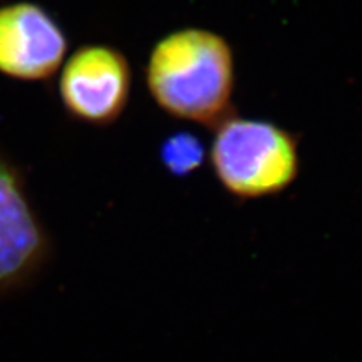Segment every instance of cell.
Wrapping results in <instances>:
<instances>
[{"instance_id": "cell-1", "label": "cell", "mask_w": 362, "mask_h": 362, "mask_svg": "<svg viewBox=\"0 0 362 362\" xmlns=\"http://www.w3.org/2000/svg\"><path fill=\"white\" fill-rule=\"evenodd\" d=\"M145 81L154 103L173 118L213 129L234 113V53L213 30L183 28L158 40Z\"/></svg>"}, {"instance_id": "cell-5", "label": "cell", "mask_w": 362, "mask_h": 362, "mask_svg": "<svg viewBox=\"0 0 362 362\" xmlns=\"http://www.w3.org/2000/svg\"><path fill=\"white\" fill-rule=\"evenodd\" d=\"M47 247V235L18 171L0 153V291L35 274Z\"/></svg>"}, {"instance_id": "cell-6", "label": "cell", "mask_w": 362, "mask_h": 362, "mask_svg": "<svg viewBox=\"0 0 362 362\" xmlns=\"http://www.w3.org/2000/svg\"><path fill=\"white\" fill-rule=\"evenodd\" d=\"M204 156V146L198 138L189 133H177L169 136L160 150V157L169 173L178 177L187 175L201 166Z\"/></svg>"}, {"instance_id": "cell-2", "label": "cell", "mask_w": 362, "mask_h": 362, "mask_svg": "<svg viewBox=\"0 0 362 362\" xmlns=\"http://www.w3.org/2000/svg\"><path fill=\"white\" fill-rule=\"evenodd\" d=\"M213 130L209 150L213 175L237 201L278 197L298 180L299 138L290 130L235 112Z\"/></svg>"}, {"instance_id": "cell-4", "label": "cell", "mask_w": 362, "mask_h": 362, "mask_svg": "<svg viewBox=\"0 0 362 362\" xmlns=\"http://www.w3.org/2000/svg\"><path fill=\"white\" fill-rule=\"evenodd\" d=\"M68 52L62 26L35 2L0 6V74L21 82L47 81Z\"/></svg>"}, {"instance_id": "cell-3", "label": "cell", "mask_w": 362, "mask_h": 362, "mask_svg": "<svg viewBox=\"0 0 362 362\" xmlns=\"http://www.w3.org/2000/svg\"><path fill=\"white\" fill-rule=\"evenodd\" d=\"M59 98L73 119L109 126L126 110L132 93L127 56L107 44H86L64 61Z\"/></svg>"}]
</instances>
